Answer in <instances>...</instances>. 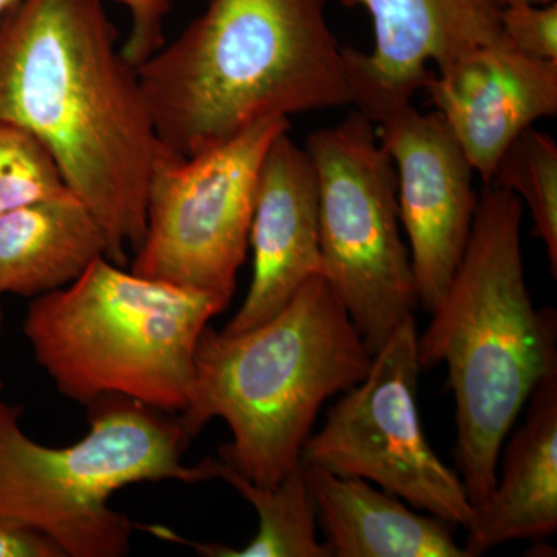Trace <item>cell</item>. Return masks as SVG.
I'll return each instance as SVG.
<instances>
[{"label":"cell","instance_id":"obj_6","mask_svg":"<svg viewBox=\"0 0 557 557\" xmlns=\"http://www.w3.org/2000/svg\"><path fill=\"white\" fill-rule=\"evenodd\" d=\"M21 406L0 395V518L50 539L64 557H120L137 525L109 507L124 486L211 480L208 458L183 463L189 440L178 418L108 395L89 405L86 437L49 448L21 426Z\"/></svg>","mask_w":557,"mask_h":557},{"label":"cell","instance_id":"obj_8","mask_svg":"<svg viewBox=\"0 0 557 557\" xmlns=\"http://www.w3.org/2000/svg\"><path fill=\"white\" fill-rule=\"evenodd\" d=\"M289 119L260 120L194 157L160 146L146 196V233L131 271L231 302L247 259L260 170Z\"/></svg>","mask_w":557,"mask_h":557},{"label":"cell","instance_id":"obj_11","mask_svg":"<svg viewBox=\"0 0 557 557\" xmlns=\"http://www.w3.org/2000/svg\"><path fill=\"white\" fill-rule=\"evenodd\" d=\"M369 11L375 32L372 53L344 49L351 104L373 124L412 102L431 72L491 46L502 36L500 0H339Z\"/></svg>","mask_w":557,"mask_h":557},{"label":"cell","instance_id":"obj_2","mask_svg":"<svg viewBox=\"0 0 557 557\" xmlns=\"http://www.w3.org/2000/svg\"><path fill=\"white\" fill-rule=\"evenodd\" d=\"M324 9L325 0H211L137 67L161 145L188 159L260 120L350 106Z\"/></svg>","mask_w":557,"mask_h":557},{"label":"cell","instance_id":"obj_16","mask_svg":"<svg viewBox=\"0 0 557 557\" xmlns=\"http://www.w3.org/2000/svg\"><path fill=\"white\" fill-rule=\"evenodd\" d=\"M108 251L100 222L72 190L7 212L0 215V296L38 298L65 287Z\"/></svg>","mask_w":557,"mask_h":557},{"label":"cell","instance_id":"obj_3","mask_svg":"<svg viewBox=\"0 0 557 557\" xmlns=\"http://www.w3.org/2000/svg\"><path fill=\"white\" fill-rule=\"evenodd\" d=\"M522 215L515 193L485 183L460 265L418 336L420 368H448L458 475L474 508L496 487L502 446L520 410L557 372L556 310L534 309L520 247Z\"/></svg>","mask_w":557,"mask_h":557},{"label":"cell","instance_id":"obj_7","mask_svg":"<svg viewBox=\"0 0 557 557\" xmlns=\"http://www.w3.org/2000/svg\"><path fill=\"white\" fill-rule=\"evenodd\" d=\"M318 177L321 274L375 355L420 306L401 236L398 180L359 110L307 141Z\"/></svg>","mask_w":557,"mask_h":557},{"label":"cell","instance_id":"obj_20","mask_svg":"<svg viewBox=\"0 0 557 557\" xmlns=\"http://www.w3.org/2000/svg\"><path fill=\"white\" fill-rule=\"evenodd\" d=\"M502 36L512 49L536 60L557 61V3L507 5L502 10Z\"/></svg>","mask_w":557,"mask_h":557},{"label":"cell","instance_id":"obj_23","mask_svg":"<svg viewBox=\"0 0 557 557\" xmlns=\"http://www.w3.org/2000/svg\"><path fill=\"white\" fill-rule=\"evenodd\" d=\"M502 5H545L552 0H500Z\"/></svg>","mask_w":557,"mask_h":557},{"label":"cell","instance_id":"obj_17","mask_svg":"<svg viewBox=\"0 0 557 557\" xmlns=\"http://www.w3.org/2000/svg\"><path fill=\"white\" fill-rule=\"evenodd\" d=\"M208 463L211 479L225 480L258 512L259 531L252 541L245 547L231 548L188 541L166 527H146L148 533L188 545L207 557H330L324 542L317 537V511L300 465L276 485L262 486L223 460L208 458Z\"/></svg>","mask_w":557,"mask_h":557},{"label":"cell","instance_id":"obj_24","mask_svg":"<svg viewBox=\"0 0 557 557\" xmlns=\"http://www.w3.org/2000/svg\"><path fill=\"white\" fill-rule=\"evenodd\" d=\"M16 2H20V0H0V14L5 13Z\"/></svg>","mask_w":557,"mask_h":557},{"label":"cell","instance_id":"obj_18","mask_svg":"<svg viewBox=\"0 0 557 557\" xmlns=\"http://www.w3.org/2000/svg\"><path fill=\"white\" fill-rule=\"evenodd\" d=\"M530 209L534 231L547 248L549 270L557 276V145L555 138L533 126L505 150L494 177Z\"/></svg>","mask_w":557,"mask_h":557},{"label":"cell","instance_id":"obj_13","mask_svg":"<svg viewBox=\"0 0 557 557\" xmlns=\"http://www.w3.org/2000/svg\"><path fill=\"white\" fill-rule=\"evenodd\" d=\"M288 132L271 143L263 159L249 230L255 270L247 298L222 330L226 335L276 317L310 277L321 274L317 171Z\"/></svg>","mask_w":557,"mask_h":557},{"label":"cell","instance_id":"obj_5","mask_svg":"<svg viewBox=\"0 0 557 557\" xmlns=\"http://www.w3.org/2000/svg\"><path fill=\"white\" fill-rule=\"evenodd\" d=\"M228 306L100 258L72 284L33 298L24 333L64 397L89 406L120 395L175 413L193 401L201 333Z\"/></svg>","mask_w":557,"mask_h":557},{"label":"cell","instance_id":"obj_14","mask_svg":"<svg viewBox=\"0 0 557 557\" xmlns=\"http://www.w3.org/2000/svg\"><path fill=\"white\" fill-rule=\"evenodd\" d=\"M522 426L502 460V475L490 497L475 508L467 528L469 557L511 541H541L557 530V372L528 398Z\"/></svg>","mask_w":557,"mask_h":557},{"label":"cell","instance_id":"obj_10","mask_svg":"<svg viewBox=\"0 0 557 557\" xmlns=\"http://www.w3.org/2000/svg\"><path fill=\"white\" fill-rule=\"evenodd\" d=\"M375 126L397 171L399 222L418 300L431 313L467 249L479 203L475 171L438 112L421 113L409 102L388 110Z\"/></svg>","mask_w":557,"mask_h":557},{"label":"cell","instance_id":"obj_12","mask_svg":"<svg viewBox=\"0 0 557 557\" xmlns=\"http://www.w3.org/2000/svg\"><path fill=\"white\" fill-rule=\"evenodd\" d=\"M432 104L483 183L505 150L536 121L557 113V61L536 60L502 39L429 75Z\"/></svg>","mask_w":557,"mask_h":557},{"label":"cell","instance_id":"obj_21","mask_svg":"<svg viewBox=\"0 0 557 557\" xmlns=\"http://www.w3.org/2000/svg\"><path fill=\"white\" fill-rule=\"evenodd\" d=\"M129 11L132 28L121 53L138 67L164 46V24L172 0H113Z\"/></svg>","mask_w":557,"mask_h":557},{"label":"cell","instance_id":"obj_4","mask_svg":"<svg viewBox=\"0 0 557 557\" xmlns=\"http://www.w3.org/2000/svg\"><path fill=\"white\" fill-rule=\"evenodd\" d=\"M372 355L322 274L310 277L276 317L226 335L207 325L196 351L193 401L180 412L193 442L212 418L233 442L220 460L273 486L300 465L319 410L368 375Z\"/></svg>","mask_w":557,"mask_h":557},{"label":"cell","instance_id":"obj_25","mask_svg":"<svg viewBox=\"0 0 557 557\" xmlns=\"http://www.w3.org/2000/svg\"><path fill=\"white\" fill-rule=\"evenodd\" d=\"M3 330V310L2 306H0V333H2Z\"/></svg>","mask_w":557,"mask_h":557},{"label":"cell","instance_id":"obj_22","mask_svg":"<svg viewBox=\"0 0 557 557\" xmlns=\"http://www.w3.org/2000/svg\"><path fill=\"white\" fill-rule=\"evenodd\" d=\"M0 557H64L60 548L40 533L0 518Z\"/></svg>","mask_w":557,"mask_h":557},{"label":"cell","instance_id":"obj_1","mask_svg":"<svg viewBox=\"0 0 557 557\" xmlns=\"http://www.w3.org/2000/svg\"><path fill=\"white\" fill-rule=\"evenodd\" d=\"M0 123L36 135L126 267L146 233L161 143L104 0H20L0 14Z\"/></svg>","mask_w":557,"mask_h":557},{"label":"cell","instance_id":"obj_19","mask_svg":"<svg viewBox=\"0 0 557 557\" xmlns=\"http://www.w3.org/2000/svg\"><path fill=\"white\" fill-rule=\"evenodd\" d=\"M70 193L53 153L32 132L0 123V215Z\"/></svg>","mask_w":557,"mask_h":557},{"label":"cell","instance_id":"obj_15","mask_svg":"<svg viewBox=\"0 0 557 557\" xmlns=\"http://www.w3.org/2000/svg\"><path fill=\"white\" fill-rule=\"evenodd\" d=\"M330 557H469L454 527L359 478L300 463Z\"/></svg>","mask_w":557,"mask_h":557},{"label":"cell","instance_id":"obj_9","mask_svg":"<svg viewBox=\"0 0 557 557\" xmlns=\"http://www.w3.org/2000/svg\"><path fill=\"white\" fill-rule=\"evenodd\" d=\"M416 317L372 357L368 375L330 408L300 463L383 487L426 515L467 528L475 508L456 471L429 445L418 412Z\"/></svg>","mask_w":557,"mask_h":557}]
</instances>
